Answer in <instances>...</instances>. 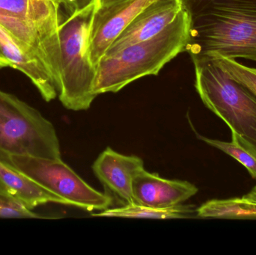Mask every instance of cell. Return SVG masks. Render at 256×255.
Instances as JSON below:
<instances>
[{"instance_id": "obj_5", "label": "cell", "mask_w": 256, "mask_h": 255, "mask_svg": "<svg viewBox=\"0 0 256 255\" xmlns=\"http://www.w3.org/2000/svg\"><path fill=\"white\" fill-rule=\"evenodd\" d=\"M96 4L63 16L60 25L58 98L66 109L87 110L94 92L97 69L90 58L88 41Z\"/></svg>"}, {"instance_id": "obj_12", "label": "cell", "mask_w": 256, "mask_h": 255, "mask_svg": "<svg viewBox=\"0 0 256 255\" xmlns=\"http://www.w3.org/2000/svg\"><path fill=\"white\" fill-rule=\"evenodd\" d=\"M0 187L32 211L48 203L68 205L64 199L2 160H0Z\"/></svg>"}, {"instance_id": "obj_2", "label": "cell", "mask_w": 256, "mask_h": 255, "mask_svg": "<svg viewBox=\"0 0 256 255\" xmlns=\"http://www.w3.org/2000/svg\"><path fill=\"white\" fill-rule=\"evenodd\" d=\"M190 18L183 10L172 22L153 37L104 54L98 64L96 95L116 93L134 81L160 70L180 52L189 40Z\"/></svg>"}, {"instance_id": "obj_13", "label": "cell", "mask_w": 256, "mask_h": 255, "mask_svg": "<svg viewBox=\"0 0 256 255\" xmlns=\"http://www.w3.org/2000/svg\"><path fill=\"white\" fill-rule=\"evenodd\" d=\"M195 214H196V209H194L192 205H180L172 208H156L132 204L127 206L108 208L99 214H92V216L98 217L170 220L192 218Z\"/></svg>"}, {"instance_id": "obj_18", "label": "cell", "mask_w": 256, "mask_h": 255, "mask_svg": "<svg viewBox=\"0 0 256 255\" xmlns=\"http://www.w3.org/2000/svg\"><path fill=\"white\" fill-rule=\"evenodd\" d=\"M67 14H73L94 4L96 0H58Z\"/></svg>"}, {"instance_id": "obj_17", "label": "cell", "mask_w": 256, "mask_h": 255, "mask_svg": "<svg viewBox=\"0 0 256 255\" xmlns=\"http://www.w3.org/2000/svg\"><path fill=\"white\" fill-rule=\"evenodd\" d=\"M0 218L49 219L28 209L0 187Z\"/></svg>"}, {"instance_id": "obj_1", "label": "cell", "mask_w": 256, "mask_h": 255, "mask_svg": "<svg viewBox=\"0 0 256 255\" xmlns=\"http://www.w3.org/2000/svg\"><path fill=\"white\" fill-rule=\"evenodd\" d=\"M190 55L256 61V0H182Z\"/></svg>"}, {"instance_id": "obj_11", "label": "cell", "mask_w": 256, "mask_h": 255, "mask_svg": "<svg viewBox=\"0 0 256 255\" xmlns=\"http://www.w3.org/2000/svg\"><path fill=\"white\" fill-rule=\"evenodd\" d=\"M198 193V188L188 181L167 180L158 174L142 169L134 177V203L156 208L182 205Z\"/></svg>"}, {"instance_id": "obj_15", "label": "cell", "mask_w": 256, "mask_h": 255, "mask_svg": "<svg viewBox=\"0 0 256 255\" xmlns=\"http://www.w3.org/2000/svg\"><path fill=\"white\" fill-rule=\"evenodd\" d=\"M198 139L208 145L220 150L222 152L231 156L248 169L251 176L256 180V156L234 141L231 142H224L216 139H208L197 135Z\"/></svg>"}, {"instance_id": "obj_3", "label": "cell", "mask_w": 256, "mask_h": 255, "mask_svg": "<svg viewBox=\"0 0 256 255\" xmlns=\"http://www.w3.org/2000/svg\"><path fill=\"white\" fill-rule=\"evenodd\" d=\"M196 84L204 104L224 120L232 141L256 156V95L230 76L210 55L191 56Z\"/></svg>"}, {"instance_id": "obj_8", "label": "cell", "mask_w": 256, "mask_h": 255, "mask_svg": "<svg viewBox=\"0 0 256 255\" xmlns=\"http://www.w3.org/2000/svg\"><path fill=\"white\" fill-rule=\"evenodd\" d=\"M155 0H116L96 7L90 28V58L94 67L128 24Z\"/></svg>"}, {"instance_id": "obj_9", "label": "cell", "mask_w": 256, "mask_h": 255, "mask_svg": "<svg viewBox=\"0 0 256 255\" xmlns=\"http://www.w3.org/2000/svg\"><path fill=\"white\" fill-rule=\"evenodd\" d=\"M144 169L142 160L136 156H126L108 148L94 161L92 170L104 187L105 194L112 199V205L127 206L134 203L132 181Z\"/></svg>"}, {"instance_id": "obj_19", "label": "cell", "mask_w": 256, "mask_h": 255, "mask_svg": "<svg viewBox=\"0 0 256 255\" xmlns=\"http://www.w3.org/2000/svg\"><path fill=\"white\" fill-rule=\"evenodd\" d=\"M115 1H116V0H96V7L108 5V4H111Z\"/></svg>"}, {"instance_id": "obj_6", "label": "cell", "mask_w": 256, "mask_h": 255, "mask_svg": "<svg viewBox=\"0 0 256 255\" xmlns=\"http://www.w3.org/2000/svg\"><path fill=\"white\" fill-rule=\"evenodd\" d=\"M12 155L62 159L52 123L36 108L0 89V160Z\"/></svg>"}, {"instance_id": "obj_10", "label": "cell", "mask_w": 256, "mask_h": 255, "mask_svg": "<svg viewBox=\"0 0 256 255\" xmlns=\"http://www.w3.org/2000/svg\"><path fill=\"white\" fill-rule=\"evenodd\" d=\"M182 10V0H155L128 24L104 54L153 37L172 22Z\"/></svg>"}, {"instance_id": "obj_16", "label": "cell", "mask_w": 256, "mask_h": 255, "mask_svg": "<svg viewBox=\"0 0 256 255\" xmlns=\"http://www.w3.org/2000/svg\"><path fill=\"white\" fill-rule=\"evenodd\" d=\"M210 55L231 77L248 87L256 95V68L243 65L232 58Z\"/></svg>"}, {"instance_id": "obj_7", "label": "cell", "mask_w": 256, "mask_h": 255, "mask_svg": "<svg viewBox=\"0 0 256 255\" xmlns=\"http://www.w3.org/2000/svg\"><path fill=\"white\" fill-rule=\"evenodd\" d=\"M4 162L64 199L68 205L88 211H103L112 206L108 195L90 187L62 159L12 155Z\"/></svg>"}, {"instance_id": "obj_14", "label": "cell", "mask_w": 256, "mask_h": 255, "mask_svg": "<svg viewBox=\"0 0 256 255\" xmlns=\"http://www.w3.org/2000/svg\"><path fill=\"white\" fill-rule=\"evenodd\" d=\"M200 218L256 220V201L242 198L210 200L196 209Z\"/></svg>"}, {"instance_id": "obj_4", "label": "cell", "mask_w": 256, "mask_h": 255, "mask_svg": "<svg viewBox=\"0 0 256 255\" xmlns=\"http://www.w3.org/2000/svg\"><path fill=\"white\" fill-rule=\"evenodd\" d=\"M61 7L58 0H0V25L49 71L58 88Z\"/></svg>"}]
</instances>
